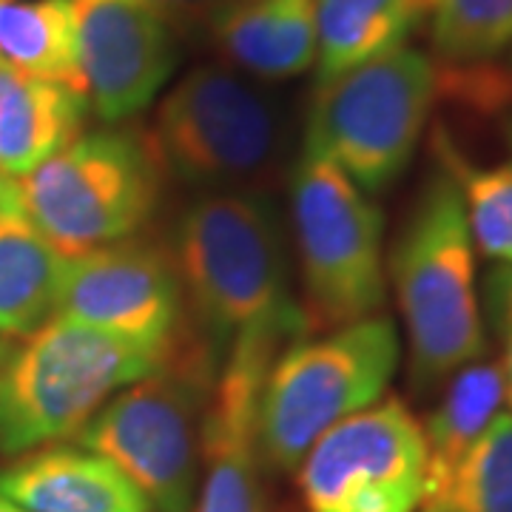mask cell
Masks as SVG:
<instances>
[{
    "label": "cell",
    "mask_w": 512,
    "mask_h": 512,
    "mask_svg": "<svg viewBox=\"0 0 512 512\" xmlns=\"http://www.w3.org/2000/svg\"><path fill=\"white\" fill-rule=\"evenodd\" d=\"M171 256L188 325L220 365L237 342L291 348L311 333L293 302L282 225L265 194H202L177 220Z\"/></svg>",
    "instance_id": "6da1fadb"
},
{
    "label": "cell",
    "mask_w": 512,
    "mask_h": 512,
    "mask_svg": "<svg viewBox=\"0 0 512 512\" xmlns=\"http://www.w3.org/2000/svg\"><path fill=\"white\" fill-rule=\"evenodd\" d=\"M390 279L407 330L413 387H436L484 359L476 245L461 188L441 160L396 237Z\"/></svg>",
    "instance_id": "7a4b0ae2"
},
{
    "label": "cell",
    "mask_w": 512,
    "mask_h": 512,
    "mask_svg": "<svg viewBox=\"0 0 512 512\" xmlns=\"http://www.w3.org/2000/svg\"><path fill=\"white\" fill-rule=\"evenodd\" d=\"M188 328L171 342L128 339L72 319L35 330L0 359V453L20 456L77 436L114 393L163 370Z\"/></svg>",
    "instance_id": "3957f363"
},
{
    "label": "cell",
    "mask_w": 512,
    "mask_h": 512,
    "mask_svg": "<svg viewBox=\"0 0 512 512\" xmlns=\"http://www.w3.org/2000/svg\"><path fill=\"white\" fill-rule=\"evenodd\" d=\"M220 359L188 328L183 348L157 373L126 384L77 433L109 458L151 510L191 512L200 481V433Z\"/></svg>",
    "instance_id": "277c9868"
},
{
    "label": "cell",
    "mask_w": 512,
    "mask_h": 512,
    "mask_svg": "<svg viewBox=\"0 0 512 512\" xmlns=\"http://www.w3.org/2000/svg\"><path fill=\"white\" fill-rule=\"evenodd\" d=\"M165 171L143 128L83 131L15 177L20 211L66 259L137 237L163 197Z\"/></svg>",
    "instance_id": "5b68a950"
},
{
    "label": "cell",
    "mask_w": 512,
    "mask_h": 512,
    "mask_svg": "<svg viewBox=\"0 0 512 512\" xmlns=\"http://www.w3.org/2000/svg\"><path fill=\"white\" fill-rule=\"evenodd\" d=\"M399 356L396 325L382 313L282 350L259 399L265 464L291 473L333 424L382 402Z\"/></svg>",
    "instance_id": "8992f818"
},
{
    "label": "cell",
    "mask_w": 512,
    "mask_h": 512,
    "mask_svg": "<svg viewBox=\"0 0 512 512\" xmlns=\"http://www.w3.org/2000/svg\"><path fill=\"white\" fill-rule=\"evenodd\" d=\"M291 217L308 330L379 316L387 296L382 211L328 154L305 143L291 177Z\"/></svg>",
    "instance_id": "52a82bcc"
},
{
    "label": "cell",
    "mask_w": 512,
    "mask_h": 512,
    "mask_svg": "<svg viewBox=\"0 0 512 512\" xmlns=\"http://www.w3.org/2000/svg\"><path fill=\"white\" fill-rule=\"evenodd\" d=\"M439 97V66L413 46L316 83L305 146L328 154L362 194L407 171Z\"/></svg>",
    "instance_id": "ba28073f"
},
{
    "label": "cell",
    "mask_w": 512,
    "mask_h": 512,
    "mask_svg": "<svg viewBox=\"0 0 512 512\" xmlns=\"http://www.w3.org/2000/svg\"><path fill=\"white\" fill-rule=\"evenodd\" d=\"M148 140L165 177L211 191H251L282 148V117L265 92L225 66H197L157 106Z\"/></svg>",
    "instance_id": "9c48e42d"
},
{
    "label": "cell",
    "mask_w": 512,
    "mask_h": 512,
    "mask_svg": "<svg viewBox=\"0 0 512 512\" xmlns=\"http://www.w3.org/2000/svg\"><path fill=\"white\" fill-rule=\"evenodd\" d=\"M424 484V430L399 396L333 424L299 467L308 512H416Z\"/></svg>",
    "instance_id": "30bf717a"
},
{
    "label": "cell",
    "mask_w": 512,
    "mask_h": 512,
    "mask_svg": "<svg viewBox=\"0 0 512 512\" xmlns=\"http://www.w3.org/2000/svg\"><path fill=\"white\" fill-rule=\"evenodd\" d=\"M57 319L143 342L177 339L188 316L171 248L128 237L69 259Z\"/></svg>",
    "instance_id": "8fae6325"
},
{
    "label": "cell",
    "mask_w": 512,
    "mask_h": 512,
    "mask_svg": "<svg viewBox=\"0 0 512 512\" xmlns=\"http://www.w3.org/2000/svg\"><path fill=\"white\" fill-rule=\"evenodd\" d=\"M89 109L120 123L151 106L177 66V40L137 0H72Z\"/></svg>",
    "instance_id": "7c38bea8"
},
{
    "label": "cell",
    "mask_w": 512,
    "mask_h": 512,
    "mask_svg": "<svg viewBox=\"0 0 512 512\" xmlns=\"http://www.w3.org/2000/svg\"><path fill=\"white\" fill-rule=\"evenodd\" d=\"M279 353L271 342L228 350L202 416V484L191 512H265L259 399Z\"/></svg>",
    "instance_id": "4fadbf2b"
},
{
    "label": "cell",
    "mask_w": 512,
    "mask_h": 512,
    "mask_svg": "<svg viewBox=\"0 0 512 512\" xmlns=\"http://www.w3.org/2000/svg\"><path fill=\"white\" fill-rule=\"evenodd\" d=\"M0 498L26 512H151L109 458L69 444L29 450L0 470Z\"/></svg>",
    "instance_id": "5bb4252c"
},
{
    "label": "cell",
    "mask_w": 512,
    "mask_h": 512,
    "mask_svg": "<svg viewBox=\"0 0 512 512\" xmlns=\"http://www.w3.org/2000/svg\"><path fill=\"white\" fill-rule=\"evenodd\" d=\"M208 32L231 66L288 80L316 63V0H234L208 20Z\"/></svg>",
    "instance_id": "9a60e30c"
},
{
    "label": "cell",
    "mask_w": 512,
    "mask_h": 512,
    "mask_svg": "<svg viewBox=\"0 0 512 512\" xmlns=\"http://www.w3.org/2000/svg\"><path fill=\"white\" fill-rule=\"evenodd\" d=\"M69 259L20 211L15 177H0V336L26 339L57 319Z\"/></svg>",
    "instance_id": "2e32d148"
},
{
    "label": "cell",
    "mask_w": 512,
    "mask_h": 512,
    "mask_svg": "<svg viewBox=\"0 0 512 512\" xmlns=\"http://www.w3.org/2000/svg\"><path fill=\"white\" fill-rule=\"evenodd\" d=\"M89 117V97L20 74L0 60V177H23L74 143Z\"/></svg>",
    "instance_id": "e0dca14e"
},
{
    "label": "cell",
    "mask_w": 512,
    "mask_h": 512,
    "mask_svg": "<svg viewBox=\"0 0 512 512\" xmlns=\"http://www.w3.org/2000/svg\"><path fill=\"white\" fill-rule=\"evenodd\" d=\"M427 0H316V83L407 46Z\"/></svg>",
    "instance_id": "ac0fdd59"
},
{
    "label": "cell",
    "mask_w": 512,
    "mask_h": 512,
    "mask_svg": "<svg viewBox=\"0 0 512 512\" xmlns=\"http://www.w3.org/2000/svg\"><path fill=\"white\" fill-rule=\"evenodd\" d=\"M504 379L498 362L478 359L450 376V384L441 396L439 407L427 416L424 444H427V484L424 501L450 484L464 456L473 450L490 421L501 413Z\"/></svg>",
    "instance_id": "d6986e66"
},
{
    "label": "cell",
    "mask_w": 512,
    "mask_h": 512,
    "mask_svg": "<svg viewBox=\"0 0 512 512\" xmlns=\"http://www.w3.org/2000/svg\"><path fill=\"white\" fill-rule=\"evenodd\" d=\"M0 60L86 94L72 0H0Z\"/></svg>",
    "instance_id": "ffe728a7"
},
{
    "label": "cell",
    "mask_w": 512,
    "mask_h": 512,
    "mask_svg": "<svg viewBox=\"0 0 512 512\" xmlns=\"http://www.w3.org/2000/svg\"><path fill=\"white\" fill-rule=\"evenodd\" d=\"M427 26L439 66H487L510 49L512 0H427Z\"/></svg>",
    "instance_id": "44dd1931"
},
{
    "label": "cell",
    "mask_w": 512,
    "mask_h": 512,
    "mask_svg": "<svg viewBox=\"0 0 512 512\" xmlns=\"http://www.w3.org/2000/svg\"><path fill=\"white\" fill-rule=\"evenodd\" d=\"M419 512H512V413H498L450 484Z\"/></svg>",
    "instance_id": "7402d4cb"
},
{
    "label": "cell",
    "mask_w": 512,
    "mask_h": 512,
    "mask_svg": "<svg viewBox=\"0 0 512 512\" xmlns=\"http://www.w3.org/2000/svg\"><path fill=\"white\" fill-rule=\"evenodd\" d=\"M436 154L461 188L473 245L498 265H512V163H464L444 131H436Z\"/></svg>",
    "instance_id": "603a6c76"
},
{
    "label": "cell",
    "mask_w": 512,
    "mask_h": 512,
    "mask_svg": "<svg viewBox=\"0 0 512 512\" xmlns=\"http://www.w3.org/2000/svg\"><path fill=\"white\" fill-rule=\"evenodd\" d=\"M137 3L157 12L168 26L185 29V26H197V23L208 26V20L234 0H137Z\"/></svg>",
    "instance_id": "cb8c5ba5"
},
{
    "label": "cell",
    "mask_w": 512,
    "mask_h": 512,
    "mask_svg": "<svg viewBox=\"0 0 512 512\" xmlns=\"http://www.w3.org/2000/svg\"><path fill=\"white\" fill-rule=\"evenodd\" d=\"M487 291V308L498 328L512 325V265H495L484 282Z\"/></svg>",
    "instance_id": "d4e9b609"
},
{
    "label": "cell",
    "mask_w": 512,
    "mask_h": 512,
    "mask_svg": "<svg viewBox=\"0 0 512 512\" xmlns=\"http://www.w3.org/2000/svg\"><path fill=\"white\" fill-rule=\"evenodd\" d=\"M504 333V356H501V379H504V402L512 407V325H504L501 328Z\"/></svg>",
    "instance_id": "484cf974"
},
{
    "label": "cell",
    "mask_w": 512,
    "mask_h": 512,
    "mask_svg": "<svg viewBox=\"0 0 512 512\" xmlns=\"http://www.w3.org/2000/svg\"><path fill=\"white\" fill-rule=\"evenodd\" d=\"M0 512H26V510H20V507H15V504H9L6 498H0Z\"/></svg>",
    "instance_id": "4316f807"
},
{
    "label": "cell",
    "mask_w": 512,
    "mask_h": 512,
    "mask_svg": "<svg viewBox=\"0 0 512 512\" xmlns=\"http://www.w3.org/2000/svg\"><path fill=\"white\" fill-rule=\"evenodd\" d=\"M504 137H507V143H510L512 148V114L504 120Z\"/></svg>",
    "instance_id": "83f0119b"
},
{
    "label": "cell",
    "mask_w": 512,
    "mask_h": 512,
    "mask_svg": "<svg viewBox=\"0 0 512 512\" xmlns=\"http://www.w3.org/2000/svg\"><path fill=\"white\" fill-rule=\"evenodd\" d=\"M6 350H9V345H6V339H3V336H0V359H3V356H6Z\"/></svg>",
    "instance_id": "f1b7e54d"
},
{
    "label": "cell",
    "mask_w": 512,
    "mask_h": 512,
    "mask_svg": "<svg viewBox=\"0 0 512 512\" xmlns=\"http://www.w3.org/2000/svg\"><path fill=\"white\" fill-rule=\"evenodd\" d=\"M510 69H512V43H510Z\"/></svg>",
    "instance_id": "f546056e"
}]
</instances>
